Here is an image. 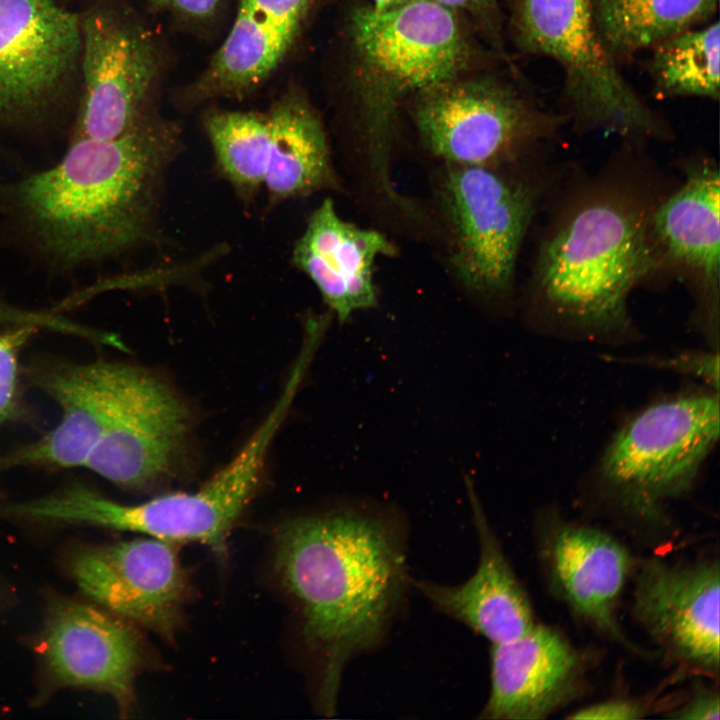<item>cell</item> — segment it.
I'll return each instance as SVG.
<instances>
[{"instance_id": "obj_30", "label": "cell", "mask_w": 720, "mask_h": 720, "mask_svg": "<svg viewBox=\"0 0 720 720\" xmlns=\"http://www.w3.org/2000/svg\"><path fill=\"white\" fill-rule=\"evenodd\" d=\"M159 11L197 26L213 22L224 8L226 0H146Z\"/></svg>"}, {"instance_id": "obj_29", "label": "cell", "mask_w": 720, "mask_h": 720, "mask_svg": "<svg viewBox=\"0 0 720 720\" xmlns=\"http://www.w3.org/2000/svg\"><path fill=\"white\" fill-rule=\"evenodd\" d=\"M185 270L177 269L173 267L171 269H159L144 273L130 274L119 276L113 279H107L99 281L81 291L74 293L72 296L67 297L57 308V311L66 310L73 308L76 305H80L88 301L91 297H94L102 292L113 289L123 288H136L148 285H154L157 283H169L171 281H177L180 275L186 274Z\"/></svg>"}, {"instance_id": "obj_2", "label": "cell", "mask_w": 720, "mask_h": 720, "mask_svg": "<svg viewBox=\"0 0 720 720\" xmlns=\"http://www.w3.org/2000/svg\"><path fill=\"white\" fill-rule=\"evenodd\" d=\"M180 146L178 126L157 114L114 139L73 137L61 161L13 185L11 199L57 259L117 256L154 240L160 189Z\"/></svg>"}, {"instance_id": "obj_14", "label": "cell", "mask_w": 720, "mask_h": 720, "mask_svg": "<svg viewBox=\"0 0 720 720\" xmlns=\"http://www.w3.org/2000/svg\"><path fill=\"white\" fill-rule=\"evenodd\" d=\"M717 560H644L635 574L632 613L672 660L719 672L720 572Z\"/></svg>"}, {"instance_id": "obj_13", "label": "cell", "mask_w": 720, "mask_h": 720, "mask_svg": "<svg viewBox=\"0 0 720 720\" xmlns=\"http://www.w3.org/2000/svg\"><path fill=\"white\" fill-rule=\"evenodd\" d=\"M69 569L80 589L106 610L175 638L189 584L173 543L148 537L82 547Z\"/></svg>"}, {"instance_id": "obj_17", "label": "cell", "mask_w": 720, "mask_h": 720, "mask_svg": "<svg viewBox=\"0 0 720 720\" xmlns=\"http://www.w3.org/2000/svg\"><path fill=\"white\" fill-rule=\"evenodd\" d=\"M585 652L556 629L535 624L490 651V692L480 718L543 719L579 696L589 668Z\"/></svg>"}, {"instance_id": "obj_31", "label": "cell", "mask_w": 720, "mask_h": 720, "mask_svg": "<svg viewBox=\"0 0 720 720\" xmlns=\"http://www.w3.org/2000/svg\"><path fill=\"white\" fill-rule=\"evenodd\" d=\"M457 13L472 18L492 44L500 42V16L498 0H436Z\"/></svg>"}, {"instance_id": "obj_11", "label": "cell", "mask_w": 720, "mask_h": 720, "mask_svg": "<svg viewBox=\"0 0 720 720\" xmlns=\"http://www.w3.org/2000/svg\"><path fill=\"white\" fill-rule=\"evenodd\" d=\"M192 418L163 379L121 363L109 420L83 467L124 488H151L171 477L183 459Z\"/></svg>"}, {"instance_id": "obj_8", "label": "cell", "mask_w": 720, "mask_h": 720, "mask_svg": "<svg viewBox=\"0 0 720 720\" xmlns=\"http://www.w3.org/2000/svg\"><path fill=\"white\" fill-rule=\"evenodd\" d=\"M513 27L521 48L560 65L566 96L584 122L624 136L658 134V121L602 43L591 0H516Z\"/></svg>"}, {"instance_id": "obj_9", "label": "cell", "mask_w": 720, "mask_h": 720, "mask_svg": "<svg viewBox=\"0 0 720 720\" xmlns=\"http://www.w3.org/2000/svg\"><path fill=\"white\" fill-rule=\"evenodd\" d=\"M79 101L73 137L114 139L153 114L163 67L153 32L126 7L99 1L79 13Z\"/></svg>"}, {"instance_id": "obj_20", "label": "cell", "mask_w": 720, "mask_h": 720, "mask_svg": "<svg viewBox=\"0 0 720 720\" xmlns=\"http://www.w3.org/2000/svg\"><path fill=\"white\" fill-rule=\"evenodd\" d=\"M315 0H239L232 28L184 98H242L262 85L297 41Z\"/></svg>"}, {"instance_id": "obj_21", "label": "cell", "mask_w": 720, "mask_h": 720, "mask_svg": "<svg viewBox=\"0 0 720 720\" xmlns=\"http://www.w3.org/2000/svg\"><path fill=\"white\" fill-rule=\"evenodd\" d=\"M121 363L95 361L46 376L41 386L60 406L59 423L37 441L0 457V472L19 466L83 467L109 420Z\"/></svg>"}, {"instance_id": "obj_34", "label": "cell", "mask_w": 720, "mask_h": 720, "mask_svg": "<svg viewBox=\"0 0 720 720\" xmlns=\"http://www.w3.org/2000/svg\"><path fill=\"white\" fill-rule=\"evenodd\" d=\"M23 313L21 308L8 304L0 299V324L13 325L21 322Z\"/></svg>"}, {"instance_id": "obj_12", "label": "cell", "mask_w": 720, "mask_h": 720, "mask_svg": "<svg viewBox=\"0 0 720 720\" xmlns=\"http://www.w3.org/2000/svg\"><path fill=\"white\" fill-rule=\"evenodd\" d=\"M79 15L56 0H0V124L40 120L80 79Z\"/></svg>"}, {"instance_id": "obj_19", "label": "cell", "mask_w": 720, "mask_h": 720, "mask_svg": "<svg viewBox=\"0 0 720 720\" xmlns=\"http://www.w3.org/2000/svg\"><path fill=\"white\" fill-rule=\"evenodd\" d=\"M464 480L479 543L477 567L458 585L427 580L412 584L441 613L466 625L492 645L509 642L535 626L533 607L487 520L473 481L467 475Z\"/></svg>"}, {"instance_id": "obj_22", "label": "cell", "mask_w": 720, "mask_h": 720, "mask_svg": "<svg viewBox=\"0 0 720 720\" xmlns=\"http://www.w3.org/2000/svg\"><path fill=\"white\" fill-rule=\"evenodd\" d=\"M720 176L703 167L655 212L654 235L667 254L696 273L704 287V304L696 316L697 332L706 347L719 348Z\"/></svg>"}, {"instance_id": "obj_10", "label": "cell", "mask_w": 720, "mask_h": 720, "mask_svg": "<svg viewBox=\"0 0 720 720\" xmlns=\"http://www.w3.org/2000/svg\"><path fill=\"white\" fill-rule=\"evenodd\" d=\"M415 94L412 120L436 164L503 167L546 122L513 88L490 77L460 76Z\"/></svg>"}, {"instance_id": "obj_4", "label": "cell", "mask_w": 720, "mask_h": 720, "mask_svg": "<svg viewBox=\"0 0 720 720\" xmlns=\"http://www.w3.org/2000/svg\"><path fill=\"white\" fill-rule=\"evenodd\" d=\"M458 15L436 0L352 12L361 88L352 136L340 153L355 186L375 193L394 188L399 102L405 94L460 77L471 64L473 46Z\"/></svg>"}, {"instance_id": "obj_15", "label": "cell", "mask_w": 720, "mask_h": 720, "mask_svg": "<svg viewBox=\"0 0 720 720\" xmlns=\"http://www.w3.org/2000/svg\"><path fill=\"white\" fill-rule=\"evenodd\" d=\"M38 650L56 686L106 693L122 713L132 708L144 650L128 620L89 604L61 600L48 611Z\"/></svg>"}, {"instance_id": "obj_1", "label": "cell", "mask_w": 720, "mask_h": 720, "mask_svg": "<svg viewBox=\"0 0 720 720\" xmlns=\"http://www.w3.org/2000/svg\"><path fill=\"white\" fill-rule=\"evenodd\" d=\"M275 572L295 601L321 666L323 711L343 671L383 638L408 584L404 528L391 506L344 501L295 516L275 534Z\"/></svg>"}, {"instance_id": "obj_3", "label": "cell", "mask_w": 720, "mask_h": 720, "mask_svg": "<svg viewBox=\"0 0 720 720\" xmlns=\"http://www.w3.org/2000/svg\"><path fill=\"white\" fill-rule=\"evenodd\" d=\"M647 224L641 210L618 198L575 210L540 249L526 309L530 328L605 347L639 341L628 299L655 264Z\"/></svg>"}, {"instance_id": "obj_24", "label": "cell", "mask_w": 720, "mask_h": 720, "mask_svg": "<svg viewBox=\"0 0 720 720\" xmlns=\"http://www.w3.org/2000/svg\"><path fill=\"white\" fill-rule=\"evenodd\" d=\"M718 0H591L598 35L614 58L653 47L706 20Z\"/></svg>"}, {"instance_id": "obj_28", "label": "cell", "mask_w": 720, "mask_h": 720, "mask_svg": "<svg viewBox=\"0 0 720 720\" xmlns=\"http://www.w3.org/2000/svg\"><path fill=\"white\" fill-rule=\"evenodd\" d=\"M625 362L692 377L719 391V350L705 348L667 355H644L626 358Z\"/></svg>"}, {"instance_id": "obj_27", "label": "cell", "mask_w": 720, "mask_h": 720, "mask_svg": "<svg viewBox=\"0 0 720 720\" xmlns=\"http://www.w3.org/2000/svg\"><path fill=\"white\" fill-rule=\"evenodd\" d=\"M0 332V425L18 410V359L20 352L39 328L12 325Z\"/></svg>"}, {"instance_id": "obj_7", "label": "cell", "mask_w": 720, "mask_h": 720, "mask_svg": "<svg viewBox=\"0 0 720 720\" xmlns=\"http://www.w3.org/2000/svg\"><path fill=\"white\" fill-rule=\"evenodd\" d=\"M503 167L436 164L437 249L458 290L490 316L509 311L516 259L532 211L528 191Z\"/></svg>"}, {"instance_id": "obj_23", "label": "cell", "mask_w": 720, "mask_h": 720, "mask_svg": "<svg viewBox=\"0 0 720 720\" xmlns=\"http://www.w3.org/2000/svg\"><path fill=\"white\" fill-rule=\"evenodd\" d=\"M266 112L270 142L264 185L270 204L322 191L347 194L325 126L310 101L291 89Z\"/></svg>"}, {"instance_id": "obj_18", "label": "cell", "mask_w": 720, "mask_h": 720, "mask_svg": "<svg viewBox=\"0 0 720 720\" xmlns=\"http://www.w3.org/2000/svg\"><path fill=\"white\" fill-rule=\"evenodd\" d=\"M397 254L388 234L342 218L333 200L325 198L310 215L292 261L313 282L328 311L345 324L356 312L378 305L376 263Z\"/></svg>"}, {"instance_id": "obj_25", "label": "cell", "mask_w": 720, "mask_h": 720, "mask_svg": "<svg viewBox=\"0 0 720 720\" xmlns=\"http://www.w3.org/2000/svg\"><path fill=\"white\" fill-rule=\"evenodd\" d=\"M204 127L222 175L243 200L264 184L270 142L267 112L214 110Z\"/></svg>"}, {"instance_id": "obj_35", "label": "cell", "mask_w": 720, "mask_h": 720, "mask_svg": "<svg viewBox=\"0 0 720 720\" xmlns=\"http://www.w3.org/2000/svg\"><path fill=\"white\" fill-rule=\"evenodd\" d=\"M370 7L377 11L392 9L415 0H370Z\"/></svg>"}, {"instance_id": "obj_16", "label": "cell", "mask_w": 720, "mask_h": 720, "mask_svg": "<svg viewBox=\"0 0 720 720\" xmlns=\"http://www.w3.org/2000/svg\"><path fill=\"white\" fill-rule=\"evenodd\" d=\"M538 552L552 592L585 623L629 645L617 620L634 567L628 549L605 531L550 509L540 518Z\"/></svg>"}, {"instance_id": "obj_5", "label": "cell", "mask_w": 720, "mask_h": 720, "mask_svg": "<svg viewBox=\"0 0 720 720\" xmlns=\"http://www.w3.org/2000/svg\"><path fill=\"white\" fill-rule=\"evenodd\" d=\"M719 391L701 384L650 401L617 425L583 479V495L643 524L695 487L720 431Z\"/></svg>"}, {"instance_id": "obj_32", "label": "cell", "mask_w": 720, "mask_h": 720, "mask_svg": "<svg viewBox=\"0 0 720 720\" xmlns=\"http://www.w3.org/2000/svg\"><path fill=\"white\" fill-rule=\"evenodd\" d=\"M645 713L644 707L635 700L610 699L577 710L572 719H638Z\"/></svg>"}, {"instance_id": "obj_6", "label": "cell", "mask_w": 720, "mask_h": 720, "mask_svg": "<svg viewBox=\"0 0 720 720\" xmlns=\"http://www.w3.org/2000/svg\"><path fill=\"white\" fill-rule=\"evenodd\" d=\"M290 409L279 397L245 445L198 490L124 504L82 485L16 503V516L100 526L141 533L171 543L198 542L217 556L226 554L229 532L263 474L269 447Z\"/></svg>"}, {"instance_id": "obj_33", "label": "cell", "mask_w": 720, "mask_h": 720, "mask_svg": "<svg viewBox=\"0 0 720 720\" xmlns=\"http://www.w3.org/2000/svg\"><path fill=\"white\" fill-rule=\"evenodd\" d=\"M719 694L710 688H700L683 705L669 712L670 718L689 720H718Z\"/></svg>"}, {"instance_id": "obj_26", "label": "cell", "mask_w": 720, "mask_h": 720, "mask_svg": "<svg viewBox=\"0 0 720 720\" xmlns=\"http://www.w3.org/2000/svg\"><path fill=\"white\" fill-rule=\"evenodd\" d=\"M720 29L716 21L688 29L654 47L651 74L655 88L668 96H719Z\"/></svg>"}]
</instances>
